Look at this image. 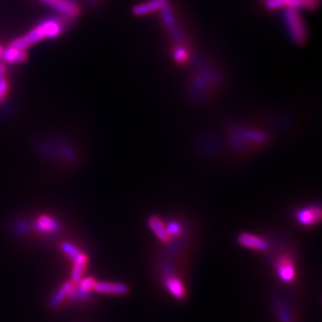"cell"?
Masks as SVG:
<instances>
[{
    "instance_id": "6da1fadb",
    "label": "cell",
    "mask_w": 322,
    "mask_h": 322,
    "mask_svg": "<svg viewBox=\"0 0 322 322\" xmlns=\"http://www.w3.org/2000/svg\"><path fill=\"white\" fill-rule=\"evenodd\" d=\"M43 1L67 19L76 18L79 14V7L73 0H43Z\"/></svg>"
},
{
    "instance_id": "7402d4cb",
    "label": "cell",
    "mask_w": 322,
    "mask_h": 322,
    "mask_svg": "<svg viewBox=\"0 0 322 322\" xmlns=\"http://www.w3.org/2000/svg\"><path fill=\"white\" fill-rule=\"evenodd\" d=\"M89 1H96V0H89Z\"/></svg>"
},
{
    "instance_id": "ac0fdd59",
    "label": "cell",
    "mask_w": 322,
    "mask_h": 322,
    "mask_svg": "<svg viewBox=\"0 0 322 322\" xmlns=\"http://www.w3.org/2000/svg\"><path fill=\"white\" fill-rule=\"evenodd\" d=\"M61 249L71 261H73L74 259H76L81 252L76 246H74L73 244H71L69 242L61 243Z\"/></svg>"
},
{
    "instance_id": "277c9868",
    "label": "cell",
    "mask_w": 322,
    "mask_h": 322,
    "mask_svg": "<svg viewBox=\"0 0 322 322\" xmlns=\"http://www.w3.org/2000/svg\"><path fill=\"white\" fill-rule=\"evenodd\" d=\"M93 291L100 294L109 295H125L129 293V287L121 283L97 282L94 284Z\"/></svg>"
},
{
    "instance_id": "2e32d148",
    "label": "cell",
    "mask_w": 322,
    "mask_h": 322,
    "mask_svg": "<svg viewBox=\"0 0 322 322\" xmlns=\"http://www.w3.org/2000/svg\"><path fill=\"white\" fill-rule=\"evenodd\" d=\"M57 152L61 154L62 158L67 162V163H73L76 159V152L73 151L72 147L68 145L63 141H58L57 143Z\"/></svg>"
},
{
    "instance_id": "9a60e30c",
    "label": "cell",
    "mask_w": 322,
    "mask_h": 322,
    "mask_svg": "<svg viewBox=\"0 0 322 322\" xmlns=\"http://www.w3.org/2000/svg\"><path fill=\"white\" fill-rule=\"evenodd\" d=\"M11 226H12L13 234L17 237L26 236L32 229L31 223H29L27 220L21 219V218L14 220Z\"/></svg>"
},
{
    "instance_id": "44dd1931",
    "label": "cell",
    "mask_w": 322,
    "mask_h": 322,
    "mask_svg": "<svg viewBox=\"0 0 322 322\" xmlns=\"http://www.w3.org/2000/svg\"><path fill=\"white\" fill-rule=\"evenodd\" d=\"M2 98H3V97H1V96H0V101H1V100H2Z\"/></svg>"
},
{
    "instance_id": "9c48e42d",
    "label": "cell",
    "mask_w": 322,
    "mask_h": 322,
    "mask_svg": "<svg viewBox=\"0 0 322 322\" xmlns=\"http://www.w3.org/2000/svg\"><path fill=\"white\" fill-rule=\"evenodd\" d=\"M276 271L283 282L289 283L295 278V266L290 259H282L276 265Z\"/></svg>"
},
{
    "instance_id": "5bb4252c",
    "label": "cell",
    "mask_w": 322,
    "mask_h": 322,
    "mask_svg": "<svg viewBox=\"0 0 322 322\" xmlns=\"http://www.w3.org/2000/svg\"><path fill=\"white\" fill-rule=\"evenodd\" d=\"M1 57L7 63H21L26 58V54L24 50L10 46L7 49L2 50Z\"/></svg>"
},
{
    "instance_id": "e0dca14e",
    "label": "cell",
    "mask_w": 322,
    "mask_h": 322,
    "mask_svg": "<svg viewBox=\"0 0 322 322\" xmlns=\"http://www.w3.org/2000/svg\"><path fill=\"white\" fill-rule=\"evenodd\" d=\"M37 149H38L39 153L43 156L44 159H46L47 161H54L56 159V151L55 148L51 145H49L46 142L39 141L38 144H37Z\"/></svg>"
},
{
    "instance_id": "3957f363",
    "label": "cell",
    "mask_w": 322,
    "mask_h": 322,
    "mask_svg": "<svg viewBox=\"0 0 322 322\" xmlns=\"http://www.w3.org/2000/svg\"><path fill=\"white\" fill-rule=\"evenodd\" d=\"M238 243L246 248L256 251H264L268 248V242L264 238L249 233H241L239 235Z\"/></svg>"
},
{
    "instance_id": "5b68a950",
    "label": "cell",
    "mask_w": 322,
    "mask_h": 322,
    "mask_svg": "<svg viewBox=\"0 0 322 322\" xmlns=\"http://www.w3.org/2000/svg\"><path fill=\"white\" fill-rule=\"evenodd\" d=\"M42 39H44V37H43V34H42L40 26L38 25L37 27H35L34 29H32V31L29 32L28 34H26L25 36L20 37V38L14 40L11 43V47L21 49V50H25L29 46H32V45L41 41Z\"/></svg>"
},
{
    "instance_id": "7c38bea8",
    "label": "cell",
    "mask_w": 322,
    "mask_h": 322,
    "mask_svg": "<svg viewBox=\"0 0 322 322\" xmlns=\"http://www.w3.org/2000/svg\"><path fill=\"white\" fill-rule=\"evenodd\" d=\"M165 286H166L169 293L178 299V301L186 297V288L182 281L176 278V276H169L166 282H165Z\"/></svg>"
},
{
    "instance_id": "7a4b0ae2",
    "label": "cell",
    "mask_w": 322,
    "mask_h": 322,
    "mask_svg": "<svg viewBox=\"0 0 322 322\" xmlns=\"http://www.w3.org/2000/svg\"><path fill=\"white\" fill-rule=\"evenodd\" d=\"M34 228L45 236L56 235L61 229L59 222L48 215H42L34 223Z\"/></svg>"
},
{
    "instance_id": "30bf717a",
    "label": "cell",
    "mask_w": 322,
    "mask_h": 322,
    "mask_svg": "<svg viewBox=\"0 0 322 322\" xmlns=\"http://www.w3.org/2000/svg\"><path fill=\"white\" fill-rule=\"evenodd\" d=\"M39 26L42 31L43 37L47 39L56 38V37H57L59 34H61L62 29H63V25L61 22L55 18L43 21Z\"/></svg>"
},
{
    "instance_id": "8fae6325",
    "label": "cell",
    "mask_w": 322,
    "mask_h": 322,
    "mask_svg": "<svg viewBox=\"0 0 322 322\" xmlns=\"http://www.w3.org/2000/svg\"><path fill=\"white\" fill-rule=\"evenodd\" d=\"M76 287V284H74L72 281L66 282L63 284L59 289L57 291V293L50 298V301L48 303V305L50 309H57V306L61 304L66 297H68L69 293L72 291V289Z\"/></svg>"
},
{
    "instance_id": "8992f818",
    "label": "cell",
    "mask_w": 322,
    "mask_h": 322,
    "mask_svg": "<svg viewBox=\"0 0 322 322\" xmlns=\"http://www.w3.org/2000/svg\"><path fill=\"white\" fill-rule=\"evenodd\" d=\"M148 226L152 233L155 235V237L158 238L161 242L169 243L171 241L166 224L164 223V221L159 216H152L151 218L148 219Z\"/></svg>"
},
{
    "instance_id": "d6986e66",
    "label": "cell",
    "mask_w": 322,
    "mask_h": 322,
    "mask_svg": "<svg viewBox=\"0 0 322 322\" xmlns=\"http://www.w3.org/2000/svg\"><path fill=\"white\" fill-rule=\"evenodd\" d=\"M7 91V82L5 79V67L0 64V96L3 97Z\"/></svg>"
},
{
    "instance_id": "ffe728a7",
    "label": "cell",
    "mask_w": 322,
    "mask_h": 322,
    "mask_svg": "<svg viewBox=\"0 0 322 322\" xmlns=\"http://www.w3.org/2000/svg\"><path fill=\"white\" fill-rule=\"evenodd\" d=\"M1 55H2V48L0 47V57H1Z\"/></svg>"
},
{
    "instance_id": "ba28073f",
    "label": "cell",
    "mask_w": 322,
    "mask_h": 322,
    "mask_svg": "<svg viewBox=\"0 0 322 322\" xmlns=\"http://www.w3.org/2000/svg\"><path fill=\"white\" fill-rule=\"evenodd\" d=\"M287 22L289 25V31L291 36L297 41H302L304 38L303 25L302 20L299 18L293 10H290L287 15Z\"/></svg>"
},
{
    "instance_id": "52a82bcc",
    "label": "cell",
    "mask_w": 322,
    "mask_h": 322,
    "mask_svg": "<svg viewBox=\"0 0 322 322\" xmlns=\"http://www.w3.org/2000/svg\"><path fill=\"white\" fill-rule=\"evenodd\" d=\"M321 219V209L320 208H303L301 209L296 214V220L303 224V226H314V224L319 223Z\"/></svg>"
},
{
    "instance_id": "4fadbf2b",
    "label": "cell",
    "mask_w": 322,
    "mask_h": 322,
    "mask_svg": "<svg viewBox=\"0 0 322 322\" xmlns=\"http://www.w3.org/2000/svg\"><path fill=\"white\" fill-rule=\"evenodd\" d=\"M89 259L87 254L80 252L79 256L73 260V269L71 273V281L74 284H77L81 279L87 268Z\"/></svg>"
}]
</instances>
